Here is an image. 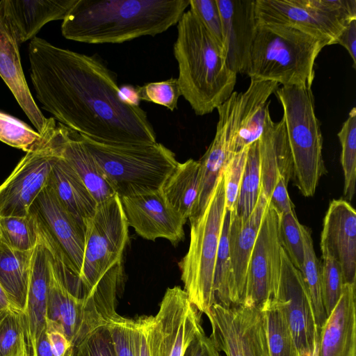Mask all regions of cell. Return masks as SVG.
<instances>
[{
    "instance_id": "11",
    "label": "cell",
    "mask_w": 356,
    "mask_h": 356,
    "mask_svg": "<svg viewBox=\"0 0 356 356\" xmlns=\"http://www.w3.org/2000/svg\"><path fill=\"white\" fill-rule=\"evenodd\" d=\"M201 314L184 289L177 286L167 289L158 312L152 317L151 356H183L203 330Z\"/></svg>"
},
{
    "instance_id": "4",
    "label": "cell",
    "mask_w": 356,
    "mask_h": 356,
    "mask_svg": "<svg viewBox=\"0 0 356 356\" xmlns=\"http://www.w3.org/2000/svg\"><path fill=\"white\" fill-rule=\"evenodd\" d=\"M325 47L321 40L290 26L258 23L246 74L282 86H312L314 64Z\"/></svg>"
},
{
    "instance_id": "44",
    "label": "cell",
    "mask_w": 356,
    "mask_h": 356,
    "mask_svg": "<svg viewBox=\"0 0 356 356\" xmlns=\"http://www.w3.org/2000/svg\"><path fill=\"white\" fill-rule=\"evenodd\" d=\"M132 321L117 314L107 322L116 356H136Z\"/></svg>"
},
{
    "instance_id": "15",
    "label": "cell",
    "mask_w": 356,
    "mask_h": 356,
    "mask_svg": "<svg viewBox=\"0 0 356 356\" xmlns=\"http://www.w3.org/2000/svg\"><path fill=\"white\" fill-rule=\"evenodd\" d=\"M48 248L50 259L47 319L58 325L74 346L107 323L92 305L72 293L56 257Z\"/></svg>"
},
{
    "instance_id": "50",
    "label": "cell",
    "mask_w": 356,
    "mask_h": 356,
    "mask_svg": "<svg viewBox=\"0 0 356 356\" xmlns=\"http://www.w3.org/2000/svg\"><path fill=\"white\" fill-rule=\"evenodd\" d=\"M183 356H221L214 343L200 331L186 347Z\"/></svg>"
},
{
    "instance_id": "31",
    "label": "cell",
    "mask_w": 356,
    "mask_h": 356,
    "mask_svg": "<svg viewBox=\"0 0 356 356\" xmlns=\"http://www.w3.org/2000/svg\"><path fill=\"white\" fill-rule=\"evenodd\" d=\"M200 187V163L190 159L178 163L161 190L170 205L185 220L195 213Z\"/></svg>"
},
{
    "instance_id": "46",
    "label": "cell",
    "mask_w": 356,
    "mask_h": 356,
    "mask_svg": "<svg viewBox=\"0 0 356 356\" xmlns=\"http://www.w3.org/2000/svg\"><path fill=\"white\" fill-rule=\"evenodd\" d=\"M26 328L24 314L12 309L0 325V356H6L17 345Z\"/></svg>"
},
{
    "instance_id": "29",
    "label": "cell",
    "mask_w": 356,
    "mask_h": 356,
    "mask_svg": "<svg viewBox=\"0 0 356 356\" xmlns=\"http://www.w3.org/2000/svg\"><path fill=\"white\" fill-rule=\"evenodd\" d=\"M77 0H8L19 44L36 37L47 23L63 20Z\"/></svg>"
},
{
    "instance_id": "17",
    "label": "cell",
    "mask_w": 356,
    "mask_h": 356,
    "mask_svg": "<svg viewBox=\"0 0 356 356\" xmlns=\"http://www.w3.org/2000/svg\"><path fill=\"white\" fill-rule=\"evenodd\" d=\"M120 198L129 227L142 238H165L173 245L183 240L187 220L170 205L161 189Z\"/></svg>"
},
{
    "instance_id": "3",
    "label": "cell",
    "mask_w": 356,
    "mask_h": 356,
    "mask_svg": "<svg viewBox=\"0 0 356 356\" xmlns=\"http://www.w3.org/2000/svg\"><path fill=\"white\" fill-rule=\"evenodd\" d=\"M174 55L181 96L197 115L212 113L234 92L237 74L223 48L190 10L177 23Z\"/></svg>"
},
{
    "instance_id": "23",
    "label": "cell",
    "mask_w": 356,
    "mask_h": 356,
    "mask_svg": "<svg viewBox=\"0 0 356 356\" xmlns=\"http://www.w3.org/2000/svg\"><path fill=\"white\" fill-rule=\"evenodd\" d=\"M238 98L239 93L234 91L217 108L218 120L215 136L205 153L198 160L200 163L199 195L195 213L192 217L198 216L203 211L223 172L234 129Z\"/></svg>"
},
{
    "instance_id": "53",
    "label": "cell",
    "mask_w": 356,
    "mask_h": 356,
    "mask_svg": "<svg viewBox=\"0 0 356 356\" xmlns=\"http://www.w3.org/2000/svg\"><path fill=\"white\" fill-rule=\"evenodd\" d=\"M35 344L37 356H54L46 334V330L38 338Z\"/></svg>"
},
{
    "instance_id": "1",
    "label": "cell",
    "mask_w": 356,
    "mask_h": 356,
    "mask_svg": "<svg viewBox=\"0 0 356 356\" xmlns=\"http://www.w3.org/2000/svg\"><path fill=\"white\" fill-rule=\"evenodd\" d=\"M28 53L36 98L60 123L104 143L156 142L146 112L122 99L116 74L98 57L38 37Z\"/></svg>"
},
{
    "instance_id": "8",
    "label": "cell",
    "mask_w": 356,
    "mask_h": 356,
    "mask_svg": "<svg viewBox=\"0 0 356 356\" xmlns=\"http://www.w3.org/2000/svg\"><path fill=\"white\" fill-rule=\"evenodd\" d=\"M255 13L258 23L290 26L328 46L356 19V1L255 0Z\"/></svg>"
},
{
    "instance_id": "47",
    "label": "cell",
    "mask_w": 356,
    "mask_h": 356,
    "mask_svg": "<svg viewBox=\"0 0 356 356\" xmlns=\"http://www.w3.org/2000/svg\"><path fill=\"white\" fill-rule=\"evenodd\" d=\"M152 316H143L132 321L136 356H151L149 332Z\"/></svg>"
},
{
    "instance_id": "12",
    "label": "cell",
    "mask_w": 356,
    "mask_h": 356,
    "mask_svg": "<svg viewBox=\"0 0 356 356\" xmlns=\"http://www.w3.org/2000/svg\"><path fill=\"white\" fill-rule=\"evenodd\" d=\"M29 212L35 217L40 232L53 248L60 262L79 280L85 227L63 206L48 184L34 200Z\"/></svg>"
},
{
    "instance_id": "2",
    "label": "cell",
    "mask_w": 356,
    "mask_h": 356,
    "mask_svg": "<svg viewBox=\"0 0 356 356\" xmlns=\"http://www.w3.org/2000/svg\"><path fill=\"white\" fill-rule=\"evenodd\" d=\"M190 0H77L61 25L68 40L118 44L154 36L178 23Z\"/></svg>"
},
{
    "instance_id": "14",
    "label": "cell",
    "mask_w": 356,
    "mask_h": 356,
    "mask_svg": "<svg viewBox=\"0 0 356 356\" xmlns=\"http://www.w3.org/2000/svg\"><path fill=\"white\" fill-rule=\"evenodd\" d=\"M280 277L272 298L282 307L301 356H310L318 347L319 334L313 307L301 272L280 248Z\"/></svg>"
},
{
    "instance_id": "41",
    "label": "cell",
    "mask_w": 356,
    "mask_h": 356,
    "mask_svg": "<svg viewBox=\"0 0 356 356\" xmlns=\"http://www.w3.org/2000/svg\"><path fill=\"white\" fill-rule=\"evenodd\" d=\"M139 100L152 102L166 107L171 111L177 108V102L181 96L177 79L150 82L136 88Z\"/></svg>"
},
{
    "instance_id": "6",
    "label": "cell",
    "mask_w": 356,
    "mask_h": 356,
    "mask_svg": "<svg viewBox=\"0 0 356 356\" xmlns=\"http://www.w3.org/2000/svg\"><path fill=\"white\" fill-rule=\"evenodd\" d=\"M275 94L283 109L282 118L292 158L294 185L303 196L312 197L327 170L312 87L281 86Z\"/></svg>"
},
{
    "instance_id": "34",
    "label": "cell",
    "mask_w": 356,
    "mask_h": 356,
    "mask_svg": "<svg viewBox=\"0 0 356 356\" xmlns=\"http://www.w3.org/2000/svg\"><path fill=\"white\" fill-rule=\"evenodd\" d=\"M261 190L259 140L248 148L244 172L240 185L235 215L245 220L257 203Z\"/></svg>"
},
{
    "instance_id": "37",
    "label": "cell",
    "mask_w": 356,
    "mask_h": 356,
    "mask_svg": "<svg viewBox=\"0 0 356 356\" xmlns=\"http://www.w3.org/2000/svg\"><path fill=\"white\" fill-rule=\"evenodd\" d=\"M43 140L44 134L24 122L0 111V141L28 152L39 148Z\"/></svg>"
},
{
    "instance_id": "33",
    "label": "cell",
    "mask_w": 356,
    "mask_h": 356,
    "mask_svg": "<svg viewBox=\"0 0 356 356\" xmlns=\"http://www.w3.org/2000/svg\"><path fill=\"white\" fill-rule=\"evenodd\" d=\"M304 246V259L300 270L312 302L316 328L320 331L327 315L324 309L321 283V264L316 256L311 229L301 225Z\"/></svg>"
},
{
    "instance_id": "36",
    "label": "cell",
    "mask_w": 356,
    "mask_h": 356,
    "mask_svg": "<svg viewBox=\"0 0 356 356\" xmlns=\"http://www.w3.org/2000/svg\"><path fill=\"white\" fill-rule=\"evenodd\" d=\"M341 146V164L344 176L343 195L351 201L355 193L356 108L353 107L337 134Z\"/></svg>"
},
{
    "instance_id": "56",
    "label": "cell",
    "mask_w": 356,
    "mask_h": 356,
    "mask_svg": "<svg viewBox=\"0 0 356 356\" xmlns=\"http://www.w3.org/2000/svg\"><path fill=\"white\" fill-rule=\"evenodd\" d=\"M318 347L315 350V351L310 356H318Z\"/></svg>"
},
{
    "instance_id": "35",
    "label": "cell",
    "mask_w": 356,
    "mask_h": 356,
    "mask_svg": "<svg viewBox=\"0 0 356 356\" xmlns=\"http://www.w3.org/2000/svg\"><path fill=\"white\" fill-rule=\"evenodd\" d=\"M39 237L36 218L30 212L26 216H0V242L10 248L31 251Z\"/></svg>"
},
{
    "instance_id": "38",
    "label": "cell",
    "mask_w": 356,
    "mask_h": 356,
    "mask_svg": "<svg viewBox=\"0 0 356 356\" xmlns=\"http://www.w3.org/2000/svg\"><path fill=\"white\" fill-rule=\"evenodd\" d=\"M229 221L230 211L226 210L217 251L213 278L216 302L226 307L232 306L229 295L231 269L229 245Z\"/></svg>"
},
{
    "instance_id": "19",
    "label": "cell",
    "mask_w": 356,
    "mask_h": 356,
    "mask_svg": "<svg viewBox=\"0 0 356 356\" xmlns=\"http://www.w3.org/2000/svg\"><path fill=\"white\" fill-rule=\"evenodd\" d=\"M320 247L322 257L341 266L345 284H356V211L343 199L333 200L323 220Z\"/></svg>"
},
{
    "instance_id": "30",
    "label": "cell",
    "mask_w": 356,
    "mask_h": 356,
    "mask_svg": "<svg viewBox=\"0 0 356 356\" xmlns=\"http://www.w3.org/2000/svg\"><path fill=\"white\" fill-rule=\"evenodd\" d=\"M31 251L10 248L0 242V284L16 310L25 313L30 277Z\"/></svg>"
},
{
    "instance_id": "21",
    "label": "cell",
    "mask_w": 356,
    "mask_h": 356,
    "mask_svg": "<svg viewBox=\"0 0 356 356\" xmlns=\"http://www.w3.org/2000/svg\"><path fill=\"white\" fill-rule=\"evenodd\" d=\"M268 206V200L261 190L256 207L245 220L239 219L234 211H230L229 295L231 305L243 302L248 263Z\"/></svg>"
},
{
    "instance_id": "9",
    "label": "cell",
    "mask_w": 356,
    "mask_h": 356,
    "mask_svg": "<svg viewBox=\"0 0 356 356\" xmlns=\"http://www.w3.org/2000/svg\"><path fill=\"white\" fill-rule=\"evenodd\" d=\"M85 230L83 261L79 280L95 301L97 284L113 266L122 262L128 241L129 225L116 194L97 204Z\"/></svg>"
},
{
    "instance_id": "24",
    "label": "cell",
    "mask_w": 356,
    "mask_h": 356,
    "mask_svg": "<svg viewBox=\"0 0 356 356\" xmlns=\"http://www.w3.org/2000/svg\"><path fill=\"white\" fill-rule=\"evenodd\" d=\"M279 87L280 85L274 81L250 79L246 90L239 92L237 115L228 148L227 161L259 139L264 130L267 115L270 113L268 99Z\"/></svg>"
},
{
    "instance_id": "39",
    "label": "cell",
    "mask_w": 356,
    "mask_h": 356,
    "mask_svg": "<svg viewBox=\"0 0 356 356\" xmlns=\"http://www.w3.org/2000/svg\"><path fill=\"white\" fill-rule=\"evenodd\" d=\"M299 222L296 211L280 216L279 234L281 246L293 265L301 270L304 259V246Z\"/></svg>"
},
{
    "instance_id": "49",
    "label": "cell",
    "mask_w": 356,
    "mask_h": 356,
    "mask_svg": "<svg viewBox=\"0 0 356 356\" xmlns=\"http://www.w3.org/2000/svg\"><path fill=\"white\" fill-rule=\"evenodd\" d=\"M287 185L284 179L279 177L268 201L269 206L280 216L295 211V206L288 194Z\"/></svg>"
},
{
    "instance_id": "32",
    "label": "cell",
    "mask_w": 356,
    "mask_h": 356,
    "mask_svg": "<svg viewBox=\"0 0 356 356\" xmlns=\"http://www.w3.org/2000/svg\"><path fill=\"white\" fill-rule=\"evenodd\" d=\"M270 356H301L281 305L270 298L261 305Z\"/></svg>"
},
{
    "instance_id": "55",
    "label": "cell",
    "mask_w": 356,
    "mask_h": 356,
    "mask_svg": "<svg viewBox=\"0 0 356 356\" xmlns=\"http://www.w3.org/2000/svg\"><path fill=\"white\" fill-rule=\"evenodd\" d=\"M9 311H10V310H9ZM7 312H5V313H3V314H1L0 315V325H1V324L2 323V322H3V321L4 318H5V316H6V313H7Z\"/></svg>"
},
{
    "instance_id": "25",
    "label": "cell",
    "mask_w": 356,
    "mask_h": 356,
    "mask_svg": "<svg viewBox=\"0 0 356 356\" xmlns=\"http://www.w3.org/2000/svg\"><path fill=\"white\" fill-rule=\"evenodd\" d=\"M355 285L345 284L320 331L318 356H355Z\"/></svg>"
},
{
    "instance_id": "13",
    "label": "cell",
    "mask_w": 356,
    "mask_h": 356,
    "mask_svg": "<svg viewBox=\"0 0 356 356\" xmlns=\"http://www.w3.org/2000/svg\"><path fill=\"white\" fill-rule=\"evenodd\" d=\"M280 220V215L268 204L248 263L241 305L260 306L273 295L281 266Z\"/></svg>"
},
{
    "instance_id": "10",
    "label": "cell",
    "mask_w": 356,
    "mask_h": 356,
    "mask_svg": "<svg viewBox=\"0 0 356 356\" xmlns=\"http://www.w3.org/2000/svg\"><path fill=\"white\" fill-rule=\"evenodd\" d=\"M261 305L226 307L218 302L212 305L207 316L210 338L219 352L226 356H270Z\"/></svg>"
},
{
    "instance_id": "5",
    "label": "cell",
    "mask_w": 356,
    "mask_h": 356,
    "mask_svg": "<svg viewBox=\"0 0 356 356\" xmlns=\"http://www.w3.org/2000/svg\"><path fill=\"white\" fill-rule=\"evenodd\" d=\"M79 136L120 197L161 189L178 161L161 143L117 144Z\"/></svg>"
},
{
    "instance_id": "27",
    "label": "cell",
    "mask_w": 356,
    "mask_h": 356,
    "mask_svg": "<svg viewBox=\"0 0 356 356\" xmlns=\"http://www.w3.org/2000/svg\"><path fill=\"white\" fill-rule=\"evenodd\" d=\"M49 259L50 251L40 235L38 243L32 252L24 313L26 335L34 343L46 330Z\"/></svg>"
},
{
    "instance_id": "54",
    "label": "cell",
    "mask_w": 356,
    "mask_h": 356,
    "mask_svg": "<svg viewBox=\"0 0 356 356\" xmlns=\"http://www.w3.org/2000/svg\"><path fill=\"white\" fill-rule=\"evenodd\" d=\"M12 309L15 308H13L6 291L0 284V315Z\"/></svg>"
},
{
    "instance_id": "43",
    "label": "cell",
    "mask_w": 356,
    "mask_h": 356,
    "mask_svg": "<svg viewBox=\"0 0 356 356\" xmlns=\"http://www.w3.org/2000/svg\"><path fill=\"white\" fill-rule=\"evenodd\" d=\"M71 356H116L107 324L97 327L73 346Z\"/></svg>"
},
{
    "instance_id": "51",
    "label": "cell",
    "mask_w": 356,
    "mask_h": 356,
    "mask_svg": "<svg viewBox=\"0 0 356 356\" xmlns=\"http://www.w3.org/2000/svg\"><path fill=\"white\" fill-rule=\"evenodd\" d=\"M337 44L343 47L350 56L353 67H356V19L350 21L339 35Z\"/></svg>"
},
{
    "instance_id": "7",
    "label": "cell",
    "mask_w": 356,
    "mask_h": 356,
    "mask_svg": "<svg viewBox=\"0 0 356 356\" xmlns=\"http://www.w3.org/2000/svg\"><path fill=\"white\" fill-rule=\"evenodd\" d=\"M225 212L222 172L203 211L188 219L189 247L179 262L184 290L192 304L206 315L216 302L214 268Z\"/></svg>"
},
{
    "instance_id": "42",
    "label": "cell",
    "mask_w": 356,
    "mask_h": 356,
    "mask_svg": "<svg viewBox=\"0 0 356 356\" xmlns=\"http://www.w3.org/2000/svg\"><path fill=\"white\" fill-rule=\"evenodd\" d=\"M248 148L232 156L227 161L223 169L225 209L229 211H234L236 208L246 161Z\"/></svg>"
},
{
    "instance_id": "40",
    "label": "cell",
    "mask_w": 356,
    "mask_h": 356,
    "mask_svg": "<svg viewBox=\"0 0 356 356\" xmlns=\"http://www.w3.org/2000/svg\"><path fill=\"white\" fill-rule=\"evenodd\" d=\"M321 294L327 317L339 301L345 285L340 264L330 257H322Z\"/></svg>"
},
{
    "instance_id": "26",
    "label": "cell",
    "mask_w": 356,
    "mask_h": 356,
    "mask_svg": "<svg viewBox=\"0 0 356 356\" xmlns=\"http://www.w3.org/2000/svg\"><path fill=\"white\" fill-rule=\"evenodd\" d=\"M261 191L270 199L279 177L288 184L293 177V163L284 120H272L268 113L259 139Z\"/></svg>"
},
{
    "instance_id": "45",
    "label": "cell",
    "mask_w": 356,
    "mask_h": 356,
    "mask_svg": "<svg viewBox=\"0 0 356 356\" xmlns=\"http://www.w3.org/2000/svg\"><path fill=\"white\" fill-rule=\"evenodd\" d=\"M190 10L223 48L222 22L216 0H190Z\"/></svg>"
},
{
    "instance_id": "52",
    "label": "cell",
    "mask_w": 356,
    "mask_h": 356,
    "mask_svg": "<svg viewBox=\"0 0 356 356\" xmlns=\"http://www.w3.org/2000/svg\"><path fill=\"white\" fill-rule=\"evenodd\" d=\"M6 356H37L36 345L27 337L26 328L17 345Z\"/></svg>"
},
{
    "instance_id": "48",
    "label": "cell",
    "mask_w": 356,
    "mask_h": 356,
    "mask_svg": "<svg viewBox=\"0 0 356 356\" xmlns=\"http://www.w3.org/2000/svg\"><path fill=\"white\" fill-rule=\"evenodd\" d=\"M46 334L54 356H71L72 343L58 325L47 319Z\"/></svg>"
},
{
    "instance_id": "16",
    "label": "cell",
    "mask_w": 356,
    "mask_h": 356,
    "mask_svg": "<svg viewBox=\"0 0 356 356\" xmlns=\"http://www.w3.org/2000/svg\"><path fill=\"white\" fill-rule=\"evenodd\" d=\"M55 156L44 136L39 148L26 153L0 185V216L29 214L33 202L48 184Z\"/></svg>"
},
{
    "instance_id": "20",
    "label": "cell",
    "mask_w": 356,
    "mask_h": 356,
    "mask_svg": "<svg viewBox=\"0 0 356 356\" xmlns=\"http://www.w3.org/2000/svg\"><path fill=\"white\" fill-rule=\"evenodd\" d=\"M222 31L223 50L229 68L246 74L257 19L255 0H216Z\"/></svg>"
},
{
    "instance_id": "22",
    "label": "cell",
    "mask_w": 356,
    "mask_h": 356,
    "mask_svg": "<svg viewBox=\"0 0 356 356\" xmlns=\"http://www.w3.org/2000/svg\"><path fill=\"white\" fill-rule=\"evenodd\" d=\"M48 140L56 153L75 171L97 204L116 195L79 133L58 122L49 134Z\"/></svg>"
},
{
    "instance_id": "28",
    "label": "cell",
    "mask_w": 356,
    "mask_h": 356,
    "mask_svg": "<svg viewBox=\"0 0 356 356\" xmlns=\"http://www.w3.org/2000/svg\"><path fill=\"white\" fill-rule=\"evenodd\" d=\"M54 152L48 186L63 206L86 228L97 203L72 167Z\"/></svg>"
},
{
    "instance_id": "18",
    "label": "cell",
    "mask_w": 356,
    "mask_h": 356,
    "mask_svg": "<svg viewBox=\"0 0 356 356\" xmlns=\"http://www.w3.org/2000/svg\"><path fill=\"white\" fill-rule=\"evenodd\" d=\"M19 43L13 24L8 0L0 1V76L17 103L40 134L56 122L46 118L30 92L25 79L19 54Z\"/></svg>"
}]
</instances>
